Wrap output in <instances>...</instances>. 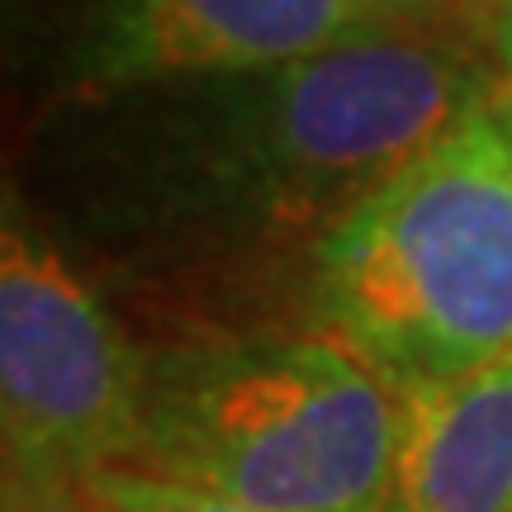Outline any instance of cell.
Here are the masks:
<instances>
[{
  "label": "cell",
  "instance_id": "11",
  "mask_svg": "<svg viewBox=\"0 0 512 512\" xmlns=\"http://www.w3.org/2000/svg\"><path fill=\"white\" fill-rule=\"evenodd\" d=\"M494 91L503 100V110L512 114V24L494 38Z\"/></svg>",
  "mask_w": 512,
  "mask_h": 512
},
{
  "label": "cell",
  "instance_id": "5",
  "mask_svg": "<svg viewBox=\"0 0 512 512\" xmlns=\"http://www.w3.org/2000/svg\"><path fill=\"white\" fill-rule=\"evenodd\" d=\"M361 24L356 0H119L95 38L91 76L105 86L271 76L342 43Z\"/></svg>",
  "mask_w": 512,
  "mask_h": 512
},
{
  "label": "cell",
  "instance_id": "10",
  "mask_svg": "<svg viewBox=\"0 0 512 512\" xmlns=\"http://www.w3.org/2000/svg\"><path fill=\"white\" fill-rule=\"evenodd\" d=\"M366 24H408V19H437L441 0H356Z\"/></svg>",
  "mask_w": 512,
  "mask_h": 512
},
{
  "label": "cell",
  "instance_id": "6",
  "mask_svg": "<svg viewBox=\"0 0 512 512\" xmlns=\"http://www.w3.org/2000/svg\"><path fill=\"white\" fill-rule=\"evenodd\" d=\"M380 512H512V356L456 380L403 384Z\"/></svg>",
  "mask_w": 512,
  "mask_h": 512
},
{
  "label": "cell",
  "instance_id": "9",
  "mask_svg": "<svg viewBox=\"0 0 512 512\" xmlns=\"http://www.w3.org/2000/svg\"><path fill=\"white\" fill-rule=\"evenodd\" d=\"M5 512H91V498L86 484H48V489L5 484Z\"/></svg>",
  "mask_w": 512,
  "mask_h": 512
},
{
  "label": "cell",
  "instance_id": "4",
  "mask_svg": "<svg viewBox=\"0 0 512 512\" xmlns=\"http://www.w3.org/2000/svg\"><path fill=\"white\" fill-rule=\"evenodd\" d=\"M147 380L124 332L34 228L0 233V422L5 484H86L133 465Z\"/></svg>",
  "mask_w": 512,
  "mask_h": 512
},
{
  "label": "cell",
  "instance_id": "2",
  "mask_svg": "<svg viewBox=\"0 0 512 512\" xmlns=\"http://www.w3.org/2000/svg\"><path fill=\"white\" fill-rule=\"evenodd\" d=\"M399 418V384L323 328L152 375L133 465L261 512H380Z\"/></svg>",
  "mask_w": 512,
  "mask_h": 512
},
{
  "label": "cell",
  "instance_id": "1",
  "mask_svg": "<svg viewBox=\"0 0 512 512\" xmlns=\"http://www.w3.org/2000/svg\"><path fill=\"white\" fill-rule=\"evenodd\" d=\"M328 332L399 384L512 356V114L498 91L337 219L313 275Z\"/></svg>",
  "mask_w": 512,
  "mask_h": 512
},
{
  "label": "cell",
  "instance_id": "8",
  "mask_svg": "<svg viewBox=\"0 0 512 512\" xmlns=\"http://www.w3.org/2000/svg\"><path fill=\"white\" fill-rule=\"evenodd\" d=\"M437 24L456 29L460 38L479 43L484 53L494 57V38L512 24V0H441Z\"/></svg>",
  "mask_w": 512,
  "mask_h": 512
},
{
  "label": "cell",
  "instance_id": "3",
  "mask_svg": "<svg viewBox=\"0 0 512 512\" xmlns=\"http://www.w3.org/2000/svg\"><path fill=\"white\" fill-rule=\"evenodd\" d=\"M494 91V57L437 19L361 24L266 76L252 162L280 219L328 233Z\"/></svg>",
  "mask_w": 512,
  "mask_h": 512
},
{
  "label": "cell",
  "instance_id": "7",
  "mask_svg": "<svg viewBox=\"0 0 512 512\" xmlns=\"http://www.w3.org/2000/svg\"><path fill=\"white\" fill-rule=\"evenodd\" d=\"M86 498H91V512H261L181 479L138 470V465H114L105 475L86 479Z\"/></svg>",
  "mask_w": 512,
  "mask_h": 512
}]
</instances>
